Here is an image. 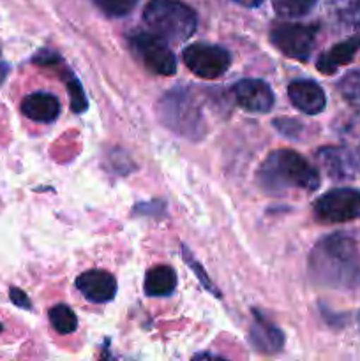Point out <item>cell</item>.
<instances>
[{
	"instance_id": "cell-1",
	"label": "cell",
	"mask_w": 360,
	"mask_h": 361,
	"mask_svg": "<svg viewBox=\"0 0 360 361\" xmlns=\"http://www.w3.org/2000/svg\"><path fill=\"white\" fill-rule=\"evenodd\" d=\"M307 268L316 284L346 291L360 288L359 245L346 233H332L321 238L311 250Z\"/></svg>"
},
{
	"instance_id": "cell-2",
	"label": "cell",
	"mask_w": 360,
	"mask_h": 361,
	"mask_svg": "<svg viewBox=\"0 0 360 361\" xmlns=\"http://www.w3.org/2000/svg\"><path fill=\"white\" fill-rule=\"evenodd\" d=\"M256 182L268 196H284L289 190L313 192L320 187V173L295 150L281 148L261 162Z\"/></svg>"
},
{
	"instance_id": "cell-3",
	"label": "cell",
	"mask_w": 360,
	"mask_h": 361,
	"mask_svg": "<svg viewBox=\"0 0 360 361\" xmlns=\"http://www.w3.org/2000/svg\"><path fill=\"white\" fill-rule=\"evenodd\" d=\"M157 116L172 133L191 141L203 140L207 134V120L194 95L186 88L166 92L157 102Z\"/></svg>"
},
{
	"instance_id": "cell-4",
	"label": "cell",
	"mask_w": 360,
	"mask_h": 361,
	"mask_svg": "<svg viewBox=\"0 0 360 361\" xmlns=\"http://www.w3.org/2000/svg\"><path fill=\"white\" fill-rule=\"evenodd\" d=\"M143 21L152 34L173 42L189 39L198 27L196 13L180 0H150L143 11Z\"/></svg>"
},
{
	"instance_id": "cell-5",
	"label": "cell",
	"mask_w": 360,
	"mask_h": 361,
	"mask_svg": "<svg viewBox=\"0 0 360 361\" xmlns=\"http://www.w3.org/2000/svg\"><path fill=\"white\" fill-rule=\"evenodd\" d=\"M129 48L150 73L159 76H173L176 73V59L164 39L155 34L138 32L129 37Z\"/></svg>"
},
{
	"instance_id": "cell-6",
	"label": "cell",
	"mask_w": 360,
	"mask_h": 361,
	"mask_svg": "<svg viewBox=\"0 0 360 361\" xmlns=\"http://www.w3.org/2000/svg\"><path fill=\"white\" fill-rule=\"evenodd\" d=\"M318 30V25H275L270 30V42L288 59L307 62L316 42Z\"/></svg>"
},
{
	"instance_id": "cell-7",
	"label": "cell",
	"mask_w": 360,
	"mask_h": 361,
	"mask_svg": "<svg viewBox=\"0 0 360 361\" xmlns=\"http://www.w3.org/2000/svg\"><path fill=\"white\" fill-rule=\"evenodd\" d=\"M182 60L191 73L203 80L221 78L232 66V55L228 49L217 44H205V42L187 46L182 51Z\"/></svg>"
},
{
	"instance_id": "cell-8",
	"label": "cell",
	"mask_w": 360,
	"mask_h": 361,
	"mask_svg": "<svg viewBox=\"0 0 360 361\" xmlns=\"http://www.w3.org/2000/svg\"><path fill=\"white\" fill-rule=\"evenodd\" d=\"M314 215L327 224L355 221L360 217V190L348 187L328 190L314 201Z\"/></svg>"
},
{
	"instance_id": "cell-9",
	"label": "cell",
	"mask_w": 360,
	"mask_h": 361,
	"mask_svg": "<svg viewBox=\"0 0 360 361\" xmlns=\"http://www.w3.org/2000/svg\"><path fill=\"white\" fill-rule=\"evenodd\" d=\"M233 97L240 108L251 113L270 111L275 102L270 85L265 83L263 80H251V78L233 85Z\"/></svg>"
},
{
	"instance_id": "cell-10",
	"label": "cell",
	"mask_w": 360,
	"mask_h": 361,
	"mask_svg": "<svg viewBox=\"0 0 360 361\" xmlns=\"http://www.w3.org/2000/svg\"><path fill=\"white\" fill-rule=\"evenodd\" d=\"M76 288L92 303H108L116 295L115 277L104 270H88L78 275Z\"/></svg>"
},
{
	"instance_id": "cell-11",
	"label": "cell",
	"mask_w": 360,
	"mask_h": 361,
	"mask_svg": "<svg viewBox=\"0 0 360 361\" xmlns=\"http://www.w3.org/2000/svg\"><path fill=\"white\" fill-rule=\"evenodd\" d=\"M316 159L330 178L353 180L359 159L344 147H323L316 152Z\"/></svg>"
},
{
	"instance_id": "cell-12",
	"label": "cell",
	"mask_w": 360,
	"mask_h": 361,
	"mask_svg": "<svg viewBox=\"0 0 360 361\" xmlns=\"http://www.w3.org/2000/svg\"><path fill=\"white\" fill-rule=\"evenodd\" d=\"M288 97L292 104L306 115H318L323 111L327 104L323 88L313 80L292 81L288 85Z\"/></svg>"
},
{
	"instance_id": "cell-13",
	"label": "cell",
	"mask_w": 360,
	"mask_h": 361,
	"mask_svg": "<svg viewBox=\"0 0 360 361\" xmlns=\"http://www.w3.org/2000/svg\"><path fill=\"white\" fill-rule=\"evenodd\" d=\"M254 323L249 330V342L258 353L274 355L284 345V335L275 324H272L267 317L261 316L258 310H253Z\"/></svg>"
},
{
	"instance_id": "cell-14",
	"label": "cell",
	"mask_w": 360,
	"mask_h": 361,
	"mask_svg": "<svg viewBox=\"0 0 360 361\" xmlns=\"http://www.w3.org/2000/svg\"><path fill=\"white\" fill-rule=\"evenodd\" d=\"M21 113L32 122H55L60 115V102L49 92H32L21 99Z\"/></svg>"
},
{
	"instance_id": "cell-15",
	"label": "cell",
	"mask_w": 360,
	"mask_h": 361,
	"mask_svg": "<svg viewBox=\"0 0 360 361\" xmlns=\"http://www.w3.org/2000/svg\"><path fill=\"white\" fill-rule=\"evenodd\" d=\"M360 49V35L355 34L352 37L344 39V41L337 42V44L332 46L328 51H325L323 55L318 59V71L323 74H334L335 71L341 66H346L353 60V56L356 55V51Z\"/></svg>"
},
{
	"instance_id": "cell-16",
	"label": "cell",
	"mask_w": 360,
	"mask_h": 361,
	"mask_svg": "<svg viewBox=\"0 0 360 361\" xmlns=\"http://www.w3.org/2000/svg\"><path fill=\"white\" fill-rule=\"evenodd\" d=\"M176 274L173 268L164 267H154L148 270L147 277H145V293L147 296H154V298H161V296L173 295L176 289Z\"/></svg>"
},
{
	"instance_id": "cell-17",
	"label": "cell",
	"mask_w": 360,
	"mask_h": 361,
	"mask_svg": "<svg viewBox=\"0 0 360 361\" xmlns=\"http://www.w3.org/2000/svg\"><path fill=\"white\" fill-rule=\"evenodd\" d=\"M49 324H52L53 330L60 335H69L74 334L78 330V317L76 314L73 312V309H69L64 303H59V305L52 307L48 310Z\"/></svg>"
},
{
	"instance_id": "cell-18",
	"label": "cell",
	"mask_w": 360,
	"mask_h": 361,
	"mask_svg": "<svg viewBox=\"0 0 360 361\" xmlns=\"http://www.w3.org/2000/svg\"><path fill=\"white\" fill-rule=\"evenodd\" d=\"M318 0H272V6L277 16L293 20V18H302L314 9Z\"/></svg>"
},
{
	"instance_id": "cell-19",
	"label": "cell",
	"mask_w": 360,
	"mask_h": 361,
	"mask_svg": "<svg viewBox=\"0 0 360 361\" xmlns=\"http://www.w3.org/2000/svg\"><path fill=\"white\" fill-rule=\"evenodd\" d=\"M337 90L341 97L344 99L346 104L352 106L353 109L360 111V73L359 71H352V73L344 74L341 81L337 83Z\"/></svg>"
},
{
	"instance_id": "cell-20",
	"label": "cell",
	"mask_w": 360,
	"mask_h": 361,
	"mask_svg": "<svg viewBox=\"0 0 360 361\" xmlns=\"http://www.w3.org/2000/svg\"><path fill=\"white\" fill-rule=\"evenodd\" d=\"M138 2L140 0H92V4L109 18L126 16L138 6Z\"/></svg>"
},
{
	"instance_id": "cell-21",
	"label": "cell",
	"mask_w": 360,
	"mask_h": 361,
	"mask_svg": "<svg viewBox=\"0 0 360 361\" xmlns=\"http://www.w3.org/2000/svg\"><path fill=\"white\" fill-rule=\"evenodd\" d=\"M337 16L348 28L360 35V0H341Z\"/></svg>"
},
{
	"instance_id": "cell-22",
	"label": "cell",
	"mask_w": 360,
	"mask_h": 361,
	"mask_svg": "<svg viewBox=\"0 0 360 361\" xmlns=\"http://www.w3.org/2000/svg\"><path fill=\"white\" fill-rule=\"evenodd\" d=\"M66 87L71 94V108H73V111L83 113L88 106L87 97H85V92L80 80H78L73 73H69V69H67L66 73Z\"/></svg>"
},
{
	"instance_id": "cell-23",
	"label": "cell",
	"mask_w": 360,
	"mask_h": 361,
	"mask_svg": "<svg viewBox=\"0 0 360 361\" xmlns=\"http://www.w3.org/2000/svg\"><path fill=\"white\" fill-rule=\"evenodd\" d=\"M180 250H182V257H184V261H186L187 267H189L191 270H193L194 274H196L198 281H200L201 284H203V288L207 289L208 293H212V295H214L215 298H221V293H219V289L215 288L214 284H212V281H210V279H208V275L205 274V270H203V268H201V264L198 263L196 257H194L193 254L189 252V249H187L186 245H182V247H180Z\"/></svg>"
},
{
	"instance_id": "cell-24",
	"label": "cell",
	"mask_w": 360,
	"mask_h": 361,
	"mask_svg": "<svg viewBox=\"0 0 360 361\" xmlns=\"http://www.w3.org/2000/svg\"><path fill=\"white\" fill-rule=\"evenodd\" d=\"M272 126L286 137H299V134L302 133V123L296 118H288V116L275 118L274 122H272Z\"/></svg>"
},
{
	"instance_id": "cell-25",
	"label": "cell",
	"mask_w": 360,
	"mask_h": 361,
	"mask_svg": "<svg viewBox=\"0 0 360 361\" xmlns=\"http://www.w3.org/2000/svg\"><path fill=\"white\" fill-rule=\"evenodd\" d=\"M166 210V204L162 201H148V203H140L134 207V215H154V217H162Z\"/></svg>"
},
{
	"instance_id": "cell-26",
	"label": "cell",
	"mask_w": 360,
	"mask_h": 361,
	"mask_svg": "<svg viewBox=\"0 0 360 361\" xmlns=\"http://www.w3.org/2000/svg\"><path fill=\"white\" fill-rule=\"evenodd\" d=\"M9 296H11V300H13L14 305L20 307V309H27V310H30V309H32L30 300H28V296L25 295V293L21 291V289H18V288H11Z\"/></svg>"
},
{
	"instance_id": "cell-27",
	"label": "cell",
	"mask_w": 360,
	"mask_h": 361,
	"mask_svg": "<svg viewBox=\"0 0 360 361\" xmlns=\"http://www.w3.org/2000/svg\"><path fill=\"white\" fill-rule=\"evenodd\" d=\"M236 4H240V6L244 7H249V9H253V7H258L263 4V0H235Z\"/></svg>"
},
{
	"instance_id": "cell-28",
	"label": "cell",
	"mask_w": 360,
	"mask_h": 361,
	"mask_svg": "<svg viewBox=\"0 0 360 361\" xmlns=\"http://www.w3.org/2000/svg\"><path fill=\"white\" fill-rule=\"evenodd\" d=\"M2 334H4V324L0 323V335H2Z\"/></svg>"
},
{
	"instance_id": "cell-29",
	"label": "cell",
	"mask_w": 360,
	"mask_h": 361,
	"mask_svg": "<svg viewBox=\"0 0 360 361\" xmlns=\"http://www.w3.org/2000/svg\"><path fill=\"white\" fill-rule=\"evenodd\" d=\"M359 164H360V148H359Z\"/></svg>"
},
{
	"instance_id": "cell-30",
	"label": "cell",
	"mask_w": 360,
	"mask_h": 361,
	"mask_svg": "<svg viewBox=\"0 0 360 361\" xmlns=\"http://www.w3.org/2000/svg\"><path fill=\"white\" fill-rule=\"evenodd\" d=\"M359 323H360V314H359Z\"/></svg>"
}]
</instances>
